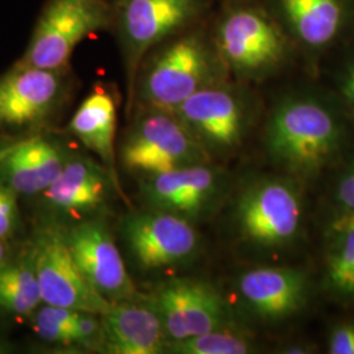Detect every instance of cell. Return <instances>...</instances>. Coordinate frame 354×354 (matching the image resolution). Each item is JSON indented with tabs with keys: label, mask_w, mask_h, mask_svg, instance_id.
Returning <instances> with one entry per match:
<instances>
[{
	"label": "cell",
	"mask_w": 354,
	"mask_h": 354,
	"mask_svg": "<svg viewBox=\"0 0 354 354\" xmlns=\"http://www.w3.org/2000/svg\"><path fill=\"white\" fill-rule=\"evenodd\" d=\"M345 127L332 105L317 95L292 92L273 106L264 146L272 163L292 178L317 176L342 150Z\"/></svg>",
	"instance_id": "1"
},
{
	"label": "cell",
	"mask_w": 354,
	"mask_h": 354,
	"mask_svg": "<svg viewBox=\"0 0 354 354\" xmlns=\"http://www.w3.org/2000/svg\"><path fill=\"white\" fill-rule=\"evenodd\" d=\"M227 74L213 36L188 28L146 57L134 95L142 108L172 112L198 91L226 82Z\"/></svg>",
	"instance_id": "2"
},
{
	"label": "cell",
	"mask_w": 354,
	"mask_h": 354,
	"mask_svg": "<svg viewBox=\"0 0 354 354\" xmlns=\"http://www.w3.org/2000/svg\"><path fill=\"white\" fill-rule=\"evenodd\" d=\"M297 180L263 176L241 190L234 206V226L243 243L256 251L277 252L291 247L304 227V197Z\"/></svg>",
	"instance_id": "3"
},
{
	"label": "cell",
	"mask_w": 354,
	"mask_h": 354,
	"mask_svg": "<svg viewBox=\"0 0 354 354\" xmlns=\"http://www.w3.org/2000/svg\"><path fill=\"white\" fill-rule=\"evenodd\" d=\"M228 74L241 80H263L286 64L292 42L266 8L232 4L213 33Z\"/></svg>",
	"instance_id": "4"
},
{
	"label": "cell",
	"mask_w": 354,
	"mask_h": 354,
	"mask_svg": "<svg viewBox=\"0 0 354 354\" xmlns=\"http://www.w3.org/2000/svg\"><path fill=\"white\" fill-rule=\"evenodd\" d=\"M205 0H117L113 24L124 58L129 109L146 57L190 26L203 13Z\"/></svg>",
	"instance_id": "5"
},
{
	"label": "cell",
	"mask_w": 354,
	"mask_h": 354,
	"mask_svg": "<svg viewBox=\"0 0 354 354\" xmlns=\"http://www.w3.org/2000/svg\"><path fill=\"white\" fill-rule=\"evenodd\" d=\"M120 155L127 171L145 176L212 162V155L175 114L153 108L142 109Z\"/></svg>",
	"instance_id": "6"
},
{
	"label": "cell",
	"mask_w": 354,
	"mask_h": 354,
	"mask_svg": "<svg viewBox=\"0 0 354 354\" xmlns=\"http://www.w3.org/2000/svg\"><path fill=\"white\" fill-rule=\"evenodd\" d=\"M113 24L108 0H49L19 64L45 70H68L76 46Z\"/></svg>",
	"instance_id": "7"
},
{
	"label": "cell",
	"mask_w": 354,
	"mask_h": 354,
	"mask_svg": "<svg viewBox=\"0 0 354 354\" xmlns=\"http://www.w3.org/2000/svg\"><path fill=\"white\" fill-rule=\"evenodd\" d=\"M172 113L213 158L241 146L252 121L253 108L250 96L226 80L198 91Z\"/></svg>",
	"instance_id": "8"
},
{
	"label": "cell",
	"mask_w": 354,
	"mask_h": 354,
	"mask_svg": "<svg viewBox=\"0 0 354 354\" xmlns=\"http://www.w3.org/2000/svg\"><path fill=\"white\" fill-rule=\"evenodd\" d=\"M30 260L44 304L97 315L109 310L112 304L91 286L76 266L62 228L54 225L39 228L32 243Z\"/></svg>",
	"instance_id": "9"
},
{
	"label": "cell",
	"mask_w": 354,
	"mask_h": 354,
	"mask_svg": "<svg viewBox=\"0 0 354 354\" xmlns=\"http://www.w3.org/2000/svg\"><path fill=\"white\" fill-rule=\"evenodd\" d=\"M122 236L130 256L146 272L188 264L201 248L192 221L156 209L127 215Z\"/></svg>",
	"instance_id": "10"
},
{
	"label": "cell",
	"mask_w": 354,
	"mask_h": 354,
	"mask_svg": "<svg viewBox=\"0 0 354 354\" xmlns=\"http://www.w3.org/2000/svg\"><path fill=\"white\" fill-rule=\"evenodd\" d=\"M67 71L17 62L0 76V131L32 129L51 118L67 96Z\"/></svg>",
	"instance_id": "11"
},
{
	"label": "cell",
	"mask_w": 354,
	"mask_h": 354,
	"mask_svg": "<svg viewBox=\"0 0 354 354\" xmlns=\"http://www.w3.org/2000/svg\"><path fill=\"white\" fill-rule=\"evenodd\" d=\"M150 298L162 319L168 345L234 322L222 295L203 281L169 279Z\"/></svg>",
	"instance_id": "12"
},
{
	"label": "cell",
	"mask_w": 354,
	"mask_h": 354,
	"mask_svg": "<svg viewBox=\"0 0 354 354\" xmlns=\"http://www.w3.org/2000/svg\"><path fill=\"white\" fill-rule=\"evenodd\" d=\"M226 184L222 168L203 163L146 176L142 196L150 209L174 213L193 222L214 209L222 200Z\"/></svg>",
	"instance_id": "13"
},
{
	"label": "cell",
	"mask_w": 354,
	"mask_h": 354,
	"mask_svg": "<svg viewBox=\"0 0 354 354\" xmlns=\"http://www.w3.org/2000/svg\"><path fill=\"white\" fill-rule=\"evenodd\" d=\"M66 235L76 266L105 299L114 304L140 294L111 230L102 221H83L66 231Z\"/></svg>",
	"instance_id": "14"
},
{
	"label": "cell",
	"mask_w": 354,
	"mask_h": 354,
	"mask_svg": "<svg viewBox=\"0 0 354 354\" xmlns=\"http://www.w3.org/2000/svg\"><path fill=\"white\" fill-rule=\"evenodd\" d=\"M236 294L245 311L263 323H281L304 310L310 295L308 276L288 266H260L243 272Z\"/></svg>",
	"instance_id": "15"
},
{
	"label": "cell",
	"mask_w": 354,
	"mask_h": 354,
	"mask_svg": "<svg viewBox=\"0 0 354 354\" xmlns=\"http://www.w3.org/2000/svg\"><path fill=\"white\" fill-rule=\"evenodd\" d=\"M104 349L111 354H159L168 339L150 297L137 295L114 302L102 315Z\"/></svg>",
	"instance_id": "16"
},
{
	"label": "cell",
	"mask_w": 354,
	"mask_h": 354,
	"mask_svg": "<svg viewBox=\"0 0 354 354\" xmlns=\"http://www.w3.org/2000/svg\"><path fill=\"white\" fill-rule=\"evenodd\" d=\"M269 13L292 45L308 53L330 46L348 19V0H269Z\"/></svg>",
	"instance_id": "17"
},
{
	"label": "cell",
	"mask_w": 354,
	"mask_h": 354,
	"mask_svg": "<svg viewBox=\"0 0 354 354\" xmlns=\"http://www.w3.org/2000/svg\"><path fill=\"white\" fill-rule=\"evenodd\" d=\"M112 187L118 188V183L105 165L88 158H70L42 197L53 210L79 216L102 207Z\"/></svg>",
	"instance_id": "18"
},
{
	"label": "cell",
	"mask_w": 354,
	"mask_h": 354,
	"mask_svg": "<svg viewBox=\"0 0 354 354\" xmlns=\"http://www.w3.org/2000/svg\"><path fill=\"white\" fill-rule=\"evenodd\" d=\"M68 159L55 140L45 137L19 140L0 162V181L17 194H42L61 175Z\"/></svg>",
	"instance_id": "19"
},
{
	"label": "cell",
	"mask_w": 354,
	"mask_h": 354,
	"mask_svg": "<svg viewBox=\"0 0 354 354\" xmlns=\"http://www.w3.org/2000/svg\"><path fill=\"white\" fill-rule=\"evenodd\" d=\"M68 130L88 150L95 152L102 165L113 175L115 181V131L117 102L105 88L93 89L73 115Z\"/></svg>",
	"instance_id": "20"
},
{
	"label": "cell",
	"mask_w": 354,
	"mask_h": 354,
	"mask_svg": "<svg viewBox=\"0 0 354 354\" xmlns=\"http://www.w3.org/2000/svg\"><path fill=\"white\" fill-rule=\"evenodd\" d=\"M326 263V286L342 301H354V214L336 216Z\"/></svg>",
	"instance_id": "21"
},
{
	"label": "cell",
	"mask_w": 354,
	"mask_h": 354,
	"mask_svg": "<svg viewBox=\"0 0 354 354\" xmlns=\"http://www.w3.org/2000/svg\"><path fill=\"white\" fill-rule=\"evenodd\" d=\"M42 302L30 256L28 261L6 264L0 269V308L15 315H30Z\"/></svg>",
	"instance_id": "22"
},
{
	"label": "cell",
	"mask_w": 354,
	"mask_h": 354,
	"mask_svg": "<svg viewBox=\"0 0 354 354\" xmlns=\"http://www.w3.org/2000/svg\"><path fill=\"white\" fill-rule=\"evenodd\" d=\"M256 351V340L248 329L235 322L168 345L167 352L178 354H247Z\"/></svg>",
	"instance_id": "23"
},
{
	"label": "cell",
	"mask_w": 354,
	"mask_h": 354,
	"mask_svg": "<svg viewBox=\"0 0 354 354\" xmlns=\"http://www.w3.org/2000/svg\"><path fill=\"white\" fill-rule=\"evenodd\" d=\"M80 311L45 304L33 313V329L45 342L76 345L75 322Z\"/></svg>",
	"instance_id": "24"
},
{
	"label": "cell",
	"mask_w": 354,
	"mask_h": 354,
	"mask_svg": "<svg viewBox=\"0 0 354 354\" xmlns=\"http://www.w3.org/2000/svg\"><path fill=\"white\" fill-rule=\"evenodd\" d=\"M17 215V193L0 181V241H6L12 235Z\"/></svg>",
	"instance_id": "25"
},
{
	"label": "cell",
	"mask_w": 354,
	"mask_h": 354,
	"mask_svg": "<svg viewBox=\"0 0 354 354\" xmlns=\"http://www.w3.org/2000/svg\"><path fill=\"white\" fill-rule=\"evenodd\" d=\"M337 216L354 214V159L339 178L335 190Z\"/></svg>",
	"instance_id": "26"
},
{
	"label": "cell",
	"mask_w": 354,
	"mask_h": 354,
	"mask_svg": "<svg viewBox=\"0 0 354 354\" xmlns=\"http://www.w3.org/2000/svg\"><path fill=\"white\" fill-rule=\"evenodd\" d=\"M328 352L330 354H354V323L337 326L330 332Z\"/></svg>",
	"instance_id": "27"
},
{
	"label": "cell",
	"mask_w": 354,
	"mask_h": 354,
	"mask_svg": "<svg viewBox=\"0 0 354 354\" xmlns=\"http://www.w3.org/2000/svg\"><path fill=\"white\" fill-rule=\"evenodd\" d=\"M342 93L349 102V105L354 109V59L348 66L344 77H342Z\"/></svg>",
	"instance_id": "28"
},
{
	"label": "cell",
	"mask_w": 354,
	"mask_h": 354,
	"mask_svg": "<svg viewBox=\"0 0 354 354\" xmlns=\"http://www.w3.org/2000/svg\"><path fill=\"white\" fill-rule=\"evenodd\" d=\"M282 353L289 354H304L308 353V346L307 345H301V344H292L289 346H285Z\"/></svg>",
	"instance_id": "29"
},
{
	"label": "cell",
	"mask_w": 354,
	"mask_h": 354,
	"mask_svg": "<svg viewBox=\"0 0 354 354\" xmlns=\"http://www.w3.org/2000/svg\"><path fill=\"white\" fill-rule=\"evenodd\" d=\"M6 259H7V250L4 241H0V269L6 266Z\"/></svg>",
	"instance_id": "30"
},
{
	"label": "cell",
	"mask_w": 354,
	"mask_h": 354,
	"mask_svg": "<svg viewBox=\"0 0 354 354\" xmlns=\"http://www.w3.org/2000/svg\"><path fill=\"white\" fill-rule=\"evenodd\" d=\"M12 145H10V146H7V147H4V149H0V162H1V159L10 152V150L12 149Z\"/></svg>",
	"instance_id": "31"
},
{
	"label": "cell",
	"mask_w": 354,
	"mask_h": 354,
	"mask_svg": "<svg viewBox=\"0 0 354 354\" xmlns=\"http://www.w3.org/2000/svg\"><path fill=\"white\" fill-rule=\"evenodd\" d=\"M230 1H231V6H232V4H239V3L244 1V0H230Z\"/></svg>",
	"instance_id": "32"
},
{
	"label": "cell",
	"mask_w": 354,
	"mask_h": 354,
	"mask_svg": "<svg viewBox=\"0 0 354 354\" xmlns=\"http://www.w3.org/2000/svg\"><path fill=\"white\" fill-rule=\"evenodd\" d=\"M3 349H4V348H3V346H1V345H0V353H3V352H4V351H3Z\"/></svg>",
	"instance_id": "33"
}]
</instances>
